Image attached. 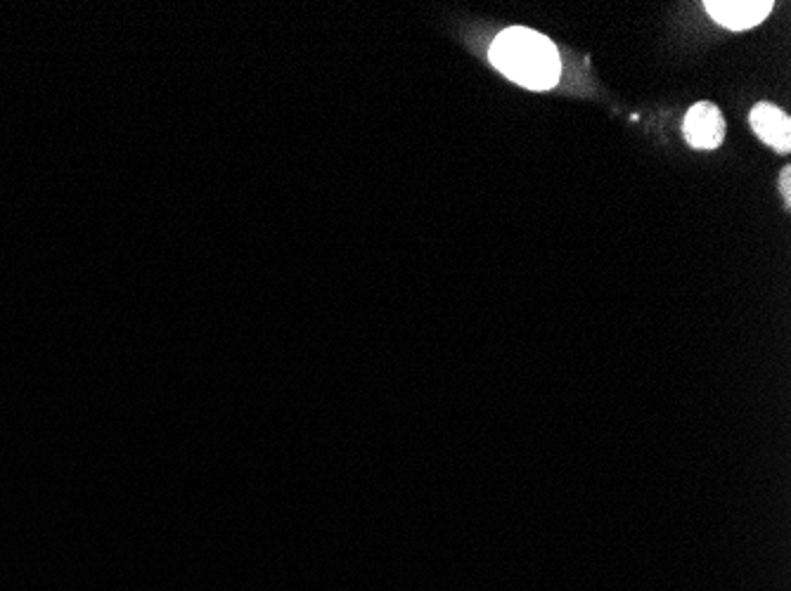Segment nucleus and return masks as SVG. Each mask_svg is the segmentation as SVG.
<instances>
[{"label": "nucleus", "instance_id": "nucleus-2", "mask_svg": "<svg viewBox=\"0 0 791 591\" xmlns=\"http://www.w3.org/2000/svg\"><path fill=\"white\" fill-rule=\"evenodd\" d=\"M685 141L695 149H716L726 141V118L711 102H697L682 121Z\"/></svg>", "mask_w": 791, "mask_h": 591}, {"label": "nucleus", "instance_id": "nucleus-5", "mask_svg": "<svg viewBox=\"0 0 791 591\" xmlns=\"http://www.w3.org/2000/svg\"><path fill=\"white\" fill-rule=\"evenodd\" d=\"M789 173H791V170H789V168H784V170H782V178H780V185H782V195H784L787 204H789V195H791V193H789Z\"/></svg>", "mask_w": 791, "mask_h": 591}, {"label": "nucleus", "instance_id": "nucleus-1", "mask_svg": "<svg viewBox=\"0 0 791 591\" xmlns=\"http://www.w3.org/2000/svg\"><path fill=\"white\" fill-rule=\"evenodd\" d=\"M491 62L510 81L531 91L555 89L562 74L557 45L526 27H510L497 33L491 45Z\"/></svg>", "mask_w": 791, "mask_h": 591}, {"label": "nucleus", "instance_id": "nucleus-3", "mask_svg": "<svg viewBox=\"0 0 791 591\" xmlns=\"http://www.w3.org/2000/svg\"><path fill=\"white\" fill-rule=\"evenodd\" d=\"M703 8L726 29L744 31L761 24L775 6L770 0H709V3H703Z\"/></svg>", "mask_w": 791, "mask_h": 591}, {"label": "nucleus", "instance_id": "nucleus-4", "mask_svg": "<svg viewBox=\"0 0 791 591\" xmlns=\"http://www.w3.org/2000/svg\"><path fill=\"white\" fill-rule=\"evenodd\" d=\"M749 121L753 133L759 135L766 145L782 154L791 149V121L780 107H775V104H768V102L756 104Z\"/></svg>", "mask_w": 791, "mask_h": 591}]
</instances>
